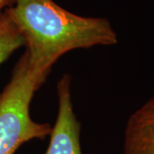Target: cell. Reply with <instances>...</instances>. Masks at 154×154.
I'll use <instances>...</instances> for the list:
<instances>
[{
  "mask_svg": "<svg viewBox=\"0 0 154 154\" xmlns=\"http://www.w3.org/2000/svg\"><path fill=\"white\" fill-rule=\"evenodd\" d=\"M5 11L25 40L30 64L46 76L69 51L118 42L107 19L79 16L53 0H14Z\"/></svg>",
  "mask_w": 154,
  "mask_h": 154,
  "instance_id": "obj_1",
  "label": "cell"
},
{
  "mask_svg": "<svg viewBox=\"0 0 154 154\" xmlns=\"http://www.w3.org/2000/svg\"><path fill=\"white\" fill-rule=\"evenodd\" d=\"M46 78L32 67L25 51L0 94V154H14L24 143L50 135L49 123L33 121L30 115L34 94Z\"/></svg>",
  "mask_w": 154,
  "mask_h": 154,
  "instance_id": "obj_2",
  "label": "cell"
},
{
  "mask_svg": "<svg viewBox=\"0 0 154 154\" xmlns=\"http://www.w3.org/2000/svg\"><path fill=\"white\" fill-rule=\"evenodd\" d=\"M71 75L64 74L57 84L58 109L45 154H84L81 147V122L74 111Z\"/></svg>",
  "mask_w": 154,
  "mask_h": 154,
  "instance_id": "obj_3",
  "label": "cell"
},
{
  "mask_svg": "<svg viewBox=\"0 0 154 154\" xmlns=\"http://www.w3.org/2000/svg\"><path fill=\"white\" fill-rule=\"evenodd\" d=\"M123 153L154 154V96L128 117Z\"/></svg>",
  "mask_w": 154,
  "mask_h": 154,
  "instance_id": "obj_4",
  "label": "cell"
},
{
  "mask_svg": "<svg viewBox=\"0 0 154 154\" xmlns=\"http://www.w3.org/2000/svg\"><path fill=\"white\" fill-rule=\"evenodd\" d=\"M25 46V40L5 10L0 12V65L14 51Z\"/></svg>",
  "mask_w": 154,
  "mask_h": 154,
  "instance_id": "obj_5",
  "label": "cell"
},
{
  "mask_svg": "<svg viewBox=\"0 0 154 154\" xmlns=\"http://www.w3.org/2000/svg\"><path fill=\"white\" fill-rule=\"evenodd\" d=\"M14 0H0V12L7 7V6H11L13 4Z\"/></svg>",
  "mask_w": 154,
  "mask_h": 154,
  "instance_id": "obj_6",
  "label": "cell"
}]
</instances>
